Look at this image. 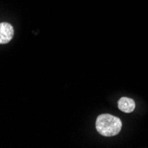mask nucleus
Segmentation results:
<instances>
[{"label": "nucleus", "instance_id": "nucleus-2", "mask_svg": "<svg viewBox=\"0 0 148 148\" xmlns=\"http://www.w3.org/2000/svg\"><path fill=\"white\" fill-rule=\"evenodd\" d=\"M14 35L13 27L7 22L0 23V45L9 43Z\"/></svg>", "mask_w": 148, "mask_h": 148}, {"label": "nucleus", "instance_id": "nucleus-3", "mask_svg": "<svg viewBox=\"0 0 148 148\" xmlns=\"http://www.w3.org/2000/svg\"><path fill=\"white\" fill-rule=\"evenodd\" d=\"M135 102L132 99L123 97L122 99H120L118 101V107L121 111H123L124 113H131L135 109Z\"/></svg>", "mask_w": 148, "mask_h": 148}, {"label": "nucleus", "instance_id": "nucleus-1", "mask_svg": "<svg viewBox=\"0 0 148 148\" xmlns=\"http://www.w3.org/2000/svg\"><path fill=\"white\" fill-rule=\"evenodd\" d=\"M96 129L102 136L113 137L122 130V121L108 114H100L96 121Z\"/></svg>", "mask_w": 148, "mask_h": 148}]
</instances>
